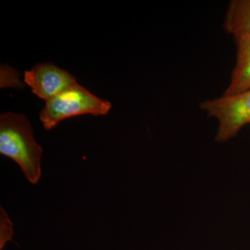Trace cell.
Here are the masks:
<instances>
[{
  "mask_svg": "<svg viewBox=\"0 0 250 250\" xmlns=\"http://www.w3.org/2000/svg\"><path fill=\"white\" fill-rule=\"evenodd\" d=\"M0 154L15 161L28 182L33 185L39 183L42 148L34 139L24 115L8 112L0 116Z\"/></svg>",
  "mask_w": 250,
  "mask_h": 250,
  "instance_id": "6da1fadb",
  "label": "cell"
},
{
  "mask_svg": "<svg viewBox=\"0 0 250 250\" xmlns=\"http://www.w3.org/2000/svg\"><path fill=\"white\" fill-rule=\"evenodd\" d=\"M112 105L107 100L94 95L76 83L46 102L40 113V120L46 130L55 127L60 122L82 115L105 116Z\"/></svg>",
  "mask_w": 250,
  "mask_h": 250,
  "instance_id": "7a4b0ae2",
  "label": "cell"
},
{
  "mask_svg": "<svg viewBox=\"0 0 250 250\" xmlns=\"http://www.w3.org/2000/svg\"><path fill=\"white\" fill-rule=\"evenodd\" d=\"M200 108L218 123L215 140L227 142L250 125V89L232 95H222L200 104Z\"/></svg>",
  "mask_w": 250,
  "mask_h": 250,
  "instance_id": "3957f363",
  "label": "cell"
},
{
  "mask_svg": "<svg viewBox=\"0 0 250 250\" xmlns=\"http://www.w3.org/2000/svg\"><path fill=\"white\" fill-rule=\"evenodd\" d=\"M24 81L33 93L46 102L77 83L71 74L49 62L37 64L24 72Z\"/></svg>",
  "mask_w": 250,
  "mask_h": 250,
  "instance_id": "277c9868",
  "label": "cell"
},
{
  "mask_svg": "<svg viewBox=\"0 0 250 250\" xmlns=\"http://www.w3.org/2000/svg\"><path fill=\"white\" fill-rule=\"evenodd\" d=\"M236 62L231 80L223 95H232L250 89V36L235 39Z\"/></svg>",
  "mask_w": 250,
  "mask_h": 250,
  "instance_id": "5b68a950",
  "label": "cell"
},
{
  "mask_svg": "<svg viewBox=\"0 0 250 250\" xmlns=\"http://www.w3.org/2000/svg\"><path fill=\"white\" fill-rule=\"evenodd\" d=\"M223 27L235 39L250 36V0L230 1L224 18Z\"/></svg>",
  "mask_w": 250,
  "mask_h": 250,
  "instance_id": "8992f818",
  "label": "cell"
},
{
  "mask_svg": "<svg viewBox=\"0 0 250 250\" xmlns=\"http://www.w3.org/2000/svg\"><path fill=\"white\" fill-rule=\"evenodd\" d=\"M14 224L9 215L1 207L0 209V250L4 249L6 245L12 240L14 236Z\"/></svg>",
  "mask_w": 250,
  "mask_h": 250,
  "instance_id": "52a82bcc",
  "label": "cell"
}]
</instances>
